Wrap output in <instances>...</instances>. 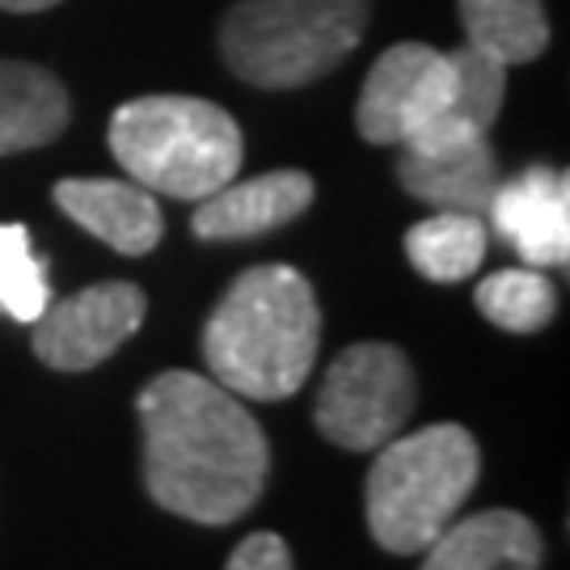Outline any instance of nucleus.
Listing matches in <instances>:
<instances>
[{
    "mask_svg": "<svg viewBox=\"0 0 570 570\" xmlns=\"http://www.w3.org/2000/svg\"><path fill=\"white\" fill-rule=\"evenodd\" d=\"M144 490L195 524H233L263 499L271 449L237 393L199 372H161L136 397Z\"/></svg>",
    "mask_w": 570,
    "mask_h": 570,
    "instance_id": "f257e3e1",
    "label": "nucleus"
},
{
    "mask_svg": "<svg viewBox=\"0 0 570 570\" xmlns=\"http://www.w3.org/2000/svg\"><path fill=\"white\" fill-rule=\"evenodd\" d=\"M322 346V308L296 266H249L204 326L216 385L249 402H284L308 381Z\"/></svg>",
    "mask_w": 570,
    "mask_h": 570,
    "instance_id": "f03ea898",
    "label": "nucleus"
},
{
    "mask_svg": "<svg viewBox=\"0 0 570 570\" xmlns=\"http://www.w3.org/2000/svg\"><path fill=\"white\" fill-rule=\"evenodd\" d=\"M110 153L144 190L199 204L237 178L245 148L237 119L216 102L153 94L115 110Z\"/></svg>",
    "mask_w": 570,
    "mask_h": 570,
    "instance_id": "7ed1b4c3",
    "label": "nucleus"
},
{
    "mask_svg": "<svg viewBox=\"0 0 570 570\" xmlns=\"http://www.w3.org/2000/svg\"><path fill=\"white\" fill-rule=\"evenodd\" d=\"M482 452L456 423L393 435L367 469V529L389 553H423L478 487Z\"/></svg>",
    "mask_w": 570,
    "mask_h": 570,
    "instance_id": "20e7f679",
    "label": "nucleus"
},
{
    "mask_svg": "<svg viewBox=\"0 0 570 570\" xmlns=\"http://www.w3.org/2000/svg\"><path fill=\"white\" fill-rule=\"evenodd\" d=\"M364 26L367 0H242L220 26V51L242 81L296 89L334 72Z\"/></svg>",
    "mask_w": 570,
    "mask_h": 570,
    "instance_id": "39448f33",
    "label": "nucleus"
},
{
    "mask_svg": "<svg viewBox=\"0 0 570 570\" xmlns=\"http://www.w3.org/2000/svg\"><path fill=\"white\" fill-rule=\"evenodd\" d=\"M414 397V367L397 346L355 343L330 364L317 389L313 423L338 449L372 452L406 428Z\"/></svg>",
    "mask_w": 570,
    "mask_h": 570,
    "instance_id": "423d86ee",
    "label": "nucleus"
},
{
    "mask_svg": "<svg viewBox=\"0 0 570 570\" xmlns=\"http://www.w3.org/2000/svg\"><path fill=\"white\" fill-rule=\"evenodd\" d=\"M456 98V68L449 51L428 42H397L372 63L355 127L367 144H406L449 115Z\"/></svg>",
    "mask_w": 570,
    "mask_h": 570,
    "instance_id": "0eeeda50",
    "label": "nucleus"
},
{
    "mask_svg": "<svg viewBox=\"0 0 570 570\" xmlns=\"http://www.w3.org/2000/svg\"><path fill=\"white\" fill-rule=\"evenodd\" d=\"M148 313V296L136 284L81 287L60 305H47L35 322V355L56 372H89L110 360Z\"/></svg>",
    "mask_w": 570,
    "mask_h": 570,
    "instance_id": "6e6552de",
    "label": "nucleus"
},
{
    "mask_svg": "<svg viewBox=\"0 0 570 570\" xmlns=\"http://www.w3.org/2000/svg\"><path fill=\"white\" fill-rule=\"evenodd\" d=\"M490 225L529 266H567L570 258V183L567 174L532 165L494 186Z\"/></svg>",
    "mask_w": 570,
    "mask_h": 570,
    "instance_id": "1a4fd4ad",
    "label": "nucleus"
},
{
    "mask_svg": "<svg viewBox=\"0 0 570 570\" xmlns=\"http://www.w3.org/2000/svg\"><path fill=\"white\" fill-rule=\"evenodd\" d=\"M317 186L305 169H271L249 183H228L199 199L190 228L204 242H245L305 216Z\"/></svg>",
    "mask_w": 570,
    "mask_h": 570,
    "instance_id": "9d476101",
    "label": "nucleus"
},
{
    "mask_svg": "<svg viewBox=\"0 0 570 570\" xmlns=\"http://www.w3.org/2000/svg\"><path fill=\"white\" fill-rule=\"evenodd\" d=\"M397 178L414 199L440 207V212H473V216H487L490 195L503 183L499 157L487 136L402 148Z\"/></svg>",
    "mask_w": 570,
    "mask_h": 570,
    "instance_id": "9b49d317",
    "label": "nucleus"
},
{
    "mask_svg": "<svg viewBox=\"0 0 570 570\" xmlns=\"http://www.w3.org/2000/svg\"><path fill=\"white\" fill-rule=\"evenodd\" d=\"M56 204L68 220H77L85 233L119 249L127 258L153 254L161 242V207L153 190L140 183H119V178H63L56 186Z\"/></svg>",
    "mask_w": 570,
    "mask_h": 570,
    "instance_id": "f8f14e48",
    "label": "nucleus"
},
{
    "mask_svg": "<svg viewBox=\"0 0 570 570\" xmlns=\"http://www.w3.org/2000/svg\"><path fill=\"white\" fill-rule=\"evenodd\" d=\"M423 553L419 570H541L546 541L529 515L494 508L452 520Z\"/></svg>",
    "mask_w": 570,
    "mask_h": 570,
    "instance_id": "ddd939ff",
    "label": "nucleus"
},
{
    "mask_svg": "<svg viewBox=\"0 0 570 570\" xmlns=\"http://www.w3.org/2000/svg\"><path fill=\"white\" fill-rule=\"evenodd\" d=\"M68 115L72 102L47 68L0 60V157L51 144L68 127Z\"/></svg>",
    "mask_w": 570,
    "mask_h": 570,
    "instance_id": "4468645a",
    "label": "nucleus"
},
{
    "mask_svg": "<svg viewBox=\"0 0 570 570\" xmlns=\"http://www.w3.org/2000/svg\"><path fill=\"white\" fill-rule=\"evenodd\" d=\"M456 68V98H452L449 115L428 127L423 136L406 140L402 148H419V144H444L461 140V136H487L490 122L499 119L503 98H508V63L490 60L478 47H456L449 56Z\"/></svg>",
    "mask_w": 570,
    "mask_h": 570,
    "instance_id": "2eb2a0df",
    "label": "nucleus"
},
{
    "mask_svg": "<svg viewBox=\"0 0 570 570\" xmlns=\"http://www.w3.org/2000/svg\"><path fill=\"white\" fill-rule=\"evenodd\" d=\"M456 9L469 47L508 68L537 60L550 42L546 0H456Z\"/></svg>",
    "mask_w": 570,
    "mask_h": 570,
    "instance_id": "dca6fc26",
    "label": "nucleus"
},
{
    "mask_svg": "<svg viewBox=\"0 0 570 570\" xmlns=\"http://www.w3.org/2000/svg\"><path fill=\"white\" fill-rule=\"evenodd\" d=\"M487 220L473 212H435L406 233L410 266L431 284H461L473 279L487 263Z\"/></svg>",
    "mask_w": 570,
    "mask_h": 570,
    "instance_id": "f3484780",
    "label": "nucleus"
},
{
    "mask_svg": "<svg viewBox=\"0 0 570 570\" xmlns=\"http://www.w3.org/2000/svg\"><path fill=\"white\" fill-rule=\"evenodd\" d=\"M473 301L490 326L508 330V334H537V330L550 326L553 313H558V292L541 275V266L494 271L478 284Z\"/></svg>",
    "mask_w": 570,
    "mask_h": 570,
    "instance_id": "a211bd4d",
    "label": "nucleus"
},
{
    "mask_svg": "<svg viewBox=\"0 0 570 570\" xmlns=\"http://www.w3.org/2000/svg\"><path fill=\"white\" fill-rule=\"evenodd\" d=\"M51 305L47 263L30 249L26 225H0V313L35 326Z\"/></svg>",
    "mask_w": 570,
    "mask_h": 570,
    "instance_id": "6ab92c4d",
    "label": "nucleus"
},
{
    "mask_svg": "<svg viewBox=\"0 0 570 570\" xmlns=\"http://www.w3.org/2000/svg\"><path fill=\"white\" fill-rule=\"evenodd\" d=\"M225 570H292V550L275 532H249L233 550Z\"/></svg>",
    "mask_w": 570,
    "mask_h": 570,
    "instance_id": "aec40b11",
    "label": "nucleus"
},
{
    "mask_svg": "<svg viewBox=\"0 0 570 570\" xmlns=\"http://www.w3.org/2000/svg\"><path fill=\"white\" fill-rule=\"evenodd\" d=\"M51 4H60V0H0V9H9V13H39Z\"/></svg>",
    "mask_w": 570,
    "mask_h": 570,
    "instance_id": "412c9836",
    "label": "nucleus"
}]
</instances>
